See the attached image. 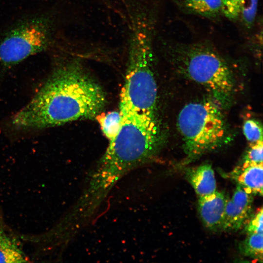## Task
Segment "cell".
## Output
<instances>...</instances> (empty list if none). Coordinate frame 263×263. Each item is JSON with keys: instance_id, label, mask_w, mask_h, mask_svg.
<instances>
[{"instance_id": "cell-6", "label": "cell", "mask_w": 263, "mask_h": 263, "mask_svg": "<svg viewBox=\"0 0 263 263\" xmlns=\"http://www.w3.org/2000/svg\"><path fill=\"white\" fill-rule=\"evenodd\" d=\"M53 21L49 15L33 17L20 21L0 41V63L10 68L50 45Z\"/></svg>"}, {"instance_id": "cell-12", "label": "cell", "mask_w": 263, "mask_h": 263, "mask_svg": "<svg viewBox=\"0 0 263 263\" xmlns=\"http://www.w3.org/2000/svg\"><path fill=\"white\" fill-rule=\"evenodd\" d=\"M251 215L234 204L227 196L221 230L236 231L240 229Z\"/></svg>"}, {"instance_id": "cell-8", "label": "cell", "mask_w": 263, "mask_h": 263, "mask_svg": "<svg viewBox=\"0 0 263 263\" xmlns=\"http://www.w3.org/2000/svg\"><path fill=\"white\" fill-rule=\"evenodd\" d=\"M263 164H246L236 168L230 177L253 195H263Z\"/></svg>"}, {"instance_id": "cell-17", "label": "cell", "mask_w": 263, "mask_h": 263, "mask_svg": "<svg viewBox=\"0 0 263 263\" xmlns=\"http://www.w3.org/2000/svg\"><path fill=\"white\" fill-rule=\"evenodd\" d=\"M243 132L251 144L263 141L262 127L258 121L249 119L245 121L243 126Z\"/></svg>"}, {"instance_id": "cell-9", "label": "cell", "mask_w": 263, "mask_h": 263, "mask_svg": "<svg viewBox=\"0 0 263 263\" xmlns=\"http://www.w3.org/2000/svg\"><path fill=\"white\" fill-rule=\"evenodd\" d=\"M185 177L198 197L211 194L216 190L214 172L208 164L188 169L186 171Z\"/></svg>"}, {"instance_id": "cell-13", "label": "cell", "mask_w": 263, "mask_h": 263, "mask_svg": "<svg viewBox=\"0 0 263 263\" xmlns=\"http://www.w3.org/2000/svg\"><path fill=\"white\" fill-rule=\"evenodd\" d=\"M100 124L101 130L110 141L114 138L119 132L122 122L121 113L118 111H113L96 117Z\"/></svg>"}, {"instance_id": "cell-15", "label": "cell", "mask_w": 263, "mask_h": 263, "mask_svg": "<svg viewBox=\"0 0 263 263\" xmlns=\"http://www.w3.org/2000/svg\"><path fill=\"white\" fill-rule=\"evenodd\" d=\"M253 196L250 191L237 185L231 200L234 205L251 214Z\"/></svg>"}, {"instance_id": "cell-7", "label": "cell", "mask_w": 263, "mask_h": 263, "mask_svg": "<svg viewBox=\"0 0 263 263\" xmlns=\"http://www.w3.org/2000/svg\"><path fill=\"white\" fill-rule=\"evenodd\" d=\"M226 198L224 193L217 190L199 197L198 211L203 224L209 230L222 229Z\"/></svg>"}, {"instance_id": "cell-10", "label": "cell", "mask_w": 263, "mask_h": 263, "mask_svg": "<svg viewBox=\"0 0 263 263\" xmlns=\"http://www.w3.org/2000/svg\"><path fill=\"white\" fill-rule=\"evenodd\" d=\"M27 262L19 240L0 225V263Z\"/></svg>"}, {"instance_id": "cell-2", "label": "cell", "mask_w": 263, "mask_h": 263, "mask_svg": "<svg viewBox=\"0 0 263 263\" xmlns=\"http://www.w3.org/2000/svg\"><path fill=\"white\" fill-rule=\"evenodd\" d=\"M119 111L120 129L96 167L88 173L78 198L90 209H100L116 183L149 161L158 149L160 130L155 114L136 112L122 103Z\"/></svg>"}, {"instance_id": "cell-1", "label": "cell", "mask_w": 263, "mask_h": 263, "mask_svg": "<svg viewBox=\"0 0 263 263\" xmlns=\"http://www.w3.org/2000/svg\"><path fill=\"white\" fill-rule=\"evenodd\" d=\"M106 97L101 86L79 62H60L32 99L10 120L18 131L38 130L79 119L96 117Z\"/></svg>"}, {"instance_id": "cell-4", "label": "cell", "mask_w": 263, "mask_h": 263, "mask_svg": "<svg viewBox=\"0 0 263 263\" xmlns=\"http://www.w3.org/2000/svg\"><path fill=\"white\" fill-rule=\"evenodd\" d=\"M177 123L188 160L220 147L227 135L220 109L208 100L185 106L179 113Z\"/></svg>"}, {"instance_id": "cell-11", "label": "cell", "mask_w": 263, "mask_h": 263, "mask_svg": "<svg viewBox=\"0 0 263 263\" xmlns=\"http://www.w3.org/2000/svg\"><path fill=\"white\" fill-rule=\"evenodd\" d=\"M178 5L186 11L208 19H214L221 12V0H176Z\"/></svg>"}, {"instance_id": "cell-14", "label": "cell", "mask_w": 263, "mask_h": 263, "mask_svg": "<svg viewBox=\"0 0 263 263\" xmlns=\"http://www.w3.org/2000/svg\"><path fill=\"white\" fill-rule=\"evenodd\" d=\"M240 252L244 256L263 261V233L247 235L239 244Z\"/></svg>"}, {"instance_id": "cell-16", "label": "cell", "mask_w": 263, "mask_h": 263, "mask_svg": "<svg viewBox=\"0 0 263 263\" xmlns=\"http://www.w3.org/2000/svg\"><path fill=\"white\" fill-rule=\"evenodd\" d=\"M258 0H242L240 17L244 25L248 29L254 25L258 10Z\"/></svg>"}, {"instance_id": "cell-18", "label": "cell", "mask_w": 263, "mask_h": 263, "mask_svg": "<svg viewBox=\"0 0 263 263\" xmlns=\"http://www.w3.org/2000/svg\"><path fill=\"white\" fill-rule=\"evenodd\" d=\"M263 208L261 207L255 213L251 214L246 221L244 232L247 235L263 233Z\"/></svg>"}, {"instance_id": "cell-20", "label": "cell", "mask_w": 263, "mask_h": 263, "mask_svg": "<svg viewBox=\"0 0 263 263\" xmlns=\"http://www.w3.org/2000/svg\"><path fill=\"white\" fill-rule=\"evenodd\" d=\"M263 141L251 144L244 159V164H263Z\"/></svg>"}, {"instance_id": "cell-19", "label": "cell", "mask_w": 263, "mask_h": 263, "mask_svg": "<svg viewBox=\"0 0 263 263\" xmlns=\"http://www.w3.org/2000/svg\"><path fill=\"white\" fill-rule=\"evenodd\" d=\"M221 12L231 20L237 19L240 15L242 0H221Z\"/></svg>"}, {"instance_id": "cell-3", "label": "cell", "mask_w": 263, "mask_h": 263, "mask_svg": "<svg viewBox=\"0 0 263 263\" xmlns=\"http://www.w3.org/2000/svg\"><path fill=\"white\" fill-rule=\"evenodd\" d=\"M168 49L177 71L204 86L221 105L228 104L234 89L233 76L214 47L205 42H173Z\"/></svg>"}, {"instance_id": "cell-5", "label": "cell", "mask_w": 263, "mask_h": 263, "mask_svg": "<svg viewBox=\"0 0 263 263\" xmlns=\"http://www.w3.org/2000/svg\"><path fill=\"white\" fill-rule=\"evenodd\" d=\"M148 41L146 34L139 31L131 38L120 102L136 112L155 114L157 89Z\"/></svg>"}]
</instances>
